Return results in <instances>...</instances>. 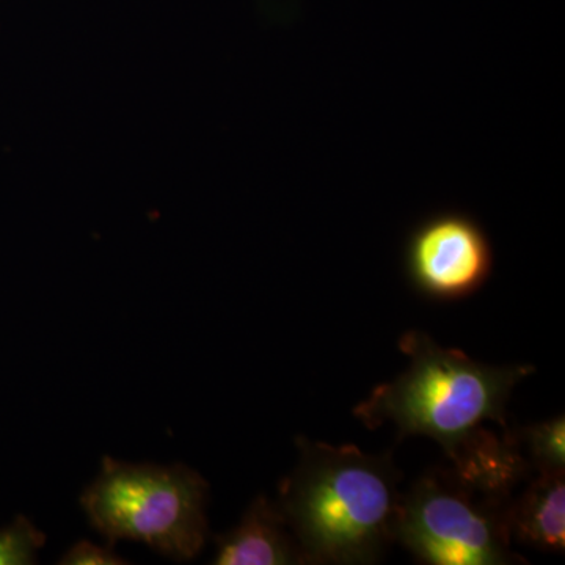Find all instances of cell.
Returning <instances> with one entry per match:
<instances>
[{"label":"cell","instance_id":"1","mask_svg":"<svg viewBox=\"0 0 565 565\" xmlns=\"http://www.w3.org/2000/svg\"><path fill=\"white\" fill-rule=\"evenodd\" d=\"M300 459L278 486V508L305 564H373L394 542L399 471L390 455L297 438Z\"/></svg>","mask_w":565,"mask_h":565},{"label":"cell","instance_id":"2","mask_svg":"<svg viewBox=\"0 0 565 565\" xmlns=\"http://www.w3.org/2000/svg\"><path fill=\"white\" fill-rule=\"evenodd\" d=\"M399 348L411 359L407 370L374 388L353 415L367 429L392 423L401 437L433 438L449 457L481 433L482 423L505 427L509 397L535 371L475 362L423 332L405 333Z\"/></svg>","mask_w":565,"mask_h":565},{"label":"cell","instance_id":"3","mask_svg":"<svg viewBox=\"0 0 565 565\" xmlns=\"http://www.w3.org/2000/svg\"><path fill=\"white\" fill-rule=\"evenodd\" d=\"M210 486L182 463H128L104 457L102 473L81 505L90 525L114 546L143 542L170 559H195L206 545Z\"/></svg>","mask_w":565,"mask_h":565},{"label":"cell","instance_id":"4","mask_svg":"<svg viewBox=\"0 0 565 565\" xmlns=\"http://www.w3.org/2000/svg\"><path fill=\"white\" fill-rule=\"evenodd\" d=\"M503 501L456 470L427 473L401 494L394 541L424 564L515 563Z\"/></svg>","mask_w":565,"mask_h":565},{"label":"cell","instance_id":"5","mask_svg":"<svg viewBox=\"0 0 565 565\" xmlns=\"http://www.w3.org/2000/svg\"><path fill=\"white\" fill-rule=\"evenodd\" d=\"M404 263L416 291L448 302L465 299L486 285L493 269V248L471 215L444 211L414 228Z\"/></svg>","mask_w":565,"mask_h":565},{"label":"cell","instance_id":"6","mask_svg":"<svg viewBox=\"0 0 565 565\" xmlns=\"http://www.w3.org/2000/svg\"><path fill=\"white\" fill-rule=\"evenodd\" d=\"M217 565L305 564L302 552L277 501L256 497L239 525L215 537Z\"/></svg>","mask_w":565,"mask_h":565},{"label":"cell","instance_id":"7","mask_svg":"<svg viewBox=\"0 0 565 565\" xmlns=\"http://www.w3.org/2000/svg\"><path fill=\"white\" fill-rule=\"evenodd\" d=\"M511 537L542 552H564L565 471H541L508 508Z\"/></svg>","mask_w":565,"mask_h":565},{"label":"cell","instance_id":"8","mask_svg":"<svg viewBox=\"0 0 565 565\" xmlns=\"http://www.w3.org/2000/svg\"><path fill=\"white\" fill-rule=\"evenodd\" d=\"M516 445L525 446L527 457L537 473L565 471V419L564 416L531 424L514 435Z\"/></svg>","mask_w":565,"mask_h":565},{"label":"cell","instance_id":"9","mask_svg":"<svg viewBox=\"0 0 565 565\" xmlns=\"http://www.w3.org/2000/svg\"><path fill=\"white\" fill-rule=\"evenodd\" d=\"M46 544V534L31 520L18 515L10 526L0 527V565H31Z\"/></svg>","mask_w":565,"mask_h":565},{"label":"cell","instance_id":"10","mask_svg":"<svg viewBox=\"0 0 565 565\" xmlns=\"http://www.w3.org/2000/svg\"><path fill=\"white\" fill-rule=\"evenodd\" d=\"M62 565H122L128 561L122 559L114 552L110 545L102 546L88 541H81L71 546L58 561Z\"/></svg>","mask_w":565,"mask_h":565}]
</instances>
